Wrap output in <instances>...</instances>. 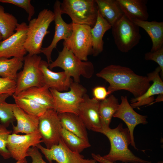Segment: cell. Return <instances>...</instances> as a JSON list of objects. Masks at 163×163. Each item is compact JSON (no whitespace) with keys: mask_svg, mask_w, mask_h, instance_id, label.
Returning a JSON list of instances; mask_svg holds the SVG:
<instances>
[{"mask_svg":"<svg viewBox=\"0 0 163 163\" xmlns=\"http://www.w3.org/2000/svg\"><path fill=\"white\" fill-rule=\"evenodd\" d=\"M124 14L130 20L147 21V0H117Z\"/></svg>","mask_w":163,"mask_h":163,"instance_id":"cell-20","label":"cell"},{"mask_svg":"<svg viewBox=\"0 0 163 163\" xmlns=\"http://www.w3.org/2000/svg\"><path fill=\"white\" fill-rule=\"evenodd\" d=\"M155 101L153 102L151 104H152L157 102H160L162 101H163V94H160L158 95L156 98L155 99Z\"/></svg>","mask_w":163,"mask_h":163,"instance_id":"cell-39","label":"cell"},{"mask_svg":"<svg viewBox=\"0 0 163 163\" xmlns=\"http://www.w3.org/2000/svg\"><path fill=\"white\" fill-rule=\"evenodd\" d=\"M42 142L38 130L23 135L12 133L8 137L6 148L11 157L18 161L28 156L27 152L30 148L36 147Z\"/></svg>","mask_w":163,"mask_h":163,"instance_id":"cell-13","label":"cell"},{"mask_svg":"<svg viewBox=\"0 0 163 163\" xmlns=\"http://www.w3.org/2000/svg\"><path fill=\"white\" fill-rule=\"evenodd\" d=\"M100 14L111 26L124 14L117 0H95Z\"/></svg>","mask_w":163,"mask_h":163,"instance_id":"cell-25","label":"cell"},{"mask_svg":"<svg viewBox=\"0 0 163 163\" xmlns=\"http://www.w3.org/2000/svg\"><path fill=\"white\" fill-rule=\"evenodd\" d=\"M18 24L17 19L12 14L5 12L4 7L0 5V33L3 40L14 34Z\"/></svg>","mask_w":163,"mask_h":163,"instance_id":"cell-28","label":"cell"},{"mask_svg":"<svg viewBox=\"0 0 163 163\" xmlns=\"http://www.w3.org/2000/svg\"><path fill=\"white\" fill-rule=\"evenodd\" d=\"M94 98L99 101L106 99L109 95L107 90L104 86H97L92 89Z\"/></svg>","mask_w":163,"mask_h":163,"instance_id":"cell-37","label":"cell"},{"mask_svg":"<svg viewBox=\"0 0 163 163\" xmlns=\"http://www.w3.org/2000/svg\"><path fill=\"white\" fill-rule=\"evenodd\" d=\"M41 58L38 55L28 54L24 57L23 69L18 73L16 88L14 94L32 87L43 86V74L39 65Z\"/></svg>","mask_w":163,"mask_h":163,"instance_id":"cell-8","label":"cell"},{"mask_svg":"<svg viewBox=\"0 0 163 163\" xmlns=\"http://www.w3.org/2000/svg\"><path fill=\"white\" fill-rule=\"evenodd\" d=\"M28 25L25 22L18 24L15 32L0 43V58H17L23 61L27 52L24 47Z\"/></svg>","mask_w":163,"mask_h":163,"instance_id":"cell-11","label":"cell"},{"mask_svg":"<svg viewBox=\"0 0 163 163\" xmlns=\"http://www.w3.org/2000/svg\"><path fill=\"white\" fill-rule=\"evenodd\" d=\"M49 89L53 98L54 109L58 113H69L78 115L79 106L87 94L86 88L73 81L69 91L60 92Z\"/></svg>","mask_w":163,"mask_h":163,"instance_id":"cell-7","label":"cell"},{"mask_svg":"<svg viewBox=\"0 0 163 163\" xmlns=\"http://www.w3.org/2000/svg\"><path fill=\"white\" fill-rule=\"evenodd\" d=\"M15 104L26 113L39 117L47 110L31 99L13 94Z\"/></svg>","mask_w":163,"mask_h":163,"instance_id":"cell-30","label":"cell"},{"mask_svg":"<svg viewBox=\"0 0 163 163\" xmlns=\"http://www.w3.org/2000/svg\"><path fill=\"white\" fill-rule=\"evenodd\" d=\"M62 128L58 113L54 109L47 110L39 117L38 130L47 149L59 143Z\"/></svg>","mask_w":163,"mask_h":163,"instance_id":"cell-10","label":"cell"},{"mask_svg":"<svg viewBox=\"0 0 163 163\" xmlns=\"http://www.w3.org/2000/svg\"><path fill=\"white\" fill-rule=\"evenodd\" d=\"M23 62L15 57L0 58V76L16 81L17 72L22 68Z\"/></svg>","mask_w":163,"mask_h":163,"instance_id":"cell-27","label":"cell"},{"mask_svg":"<svg viewBox=\"0 0 163 163\" xmlns=\"http://www.w3.org/2000/svg\"><path fill=\"white\" fill-rule=\"evenodd\" d=\"M11 95L5 94L0 96V121L1 124L7 127L15 120L13 110L15 104L7 102L6 99Z\"/></svg>","mask_w":163,"mask_h":163,"instance_id":"cell-31","label":"cell"},{"mask_svg":"<svg viewBox=\"0 0 163 163\" xmlns=\"http://www.w3.org/2000/svg\"><path fill=\"white\" fill-rule=\"evenodd\" d=\"M96 75L107 82L108 94L120 90L129 91L134 98L144 94L151 86L147 76L136 74L130 68L119 65H110L103 69Z\"/></svg>","mask_w":163,"mask_h":163,"instance_id":"cell-1","label":"cell"},{"mask_svg":"<svg viewBox=\"0 0 163 163\" xmlns=\"http://www.w3.org/2000/svg\"><path fill=\"white\" fill-rule=\"evenodd\" d=\"M49 66L47 62L41 60L39 67L43 74V86L60 92L68 91L73 82L72 79L64 71L54 72Z\"/></svg>","mask_w":163,"mask_h":163,"instance_id":"cell-17","label":"cell"},{"mask_svg":"<svg viewBox=\"0 0 163 163\" xmlns=\"http://www.w3.org/2000/svg\"><path fill=\"white\" fill-rule=\"evenodd\" d=\"M3 40L1 34L0 33V43Z\"/></svg>","mask_w":163,"mask_h":163,"instance_id":"cell-41","label":"cell"},{"mask_svg":"<svg viewBox=\"0 0 163 163\" xmlns=\"http://www.w3.org/2000/svg\"><path fill=\"white\" fill-rule=\"evenodd\" d=\"M30 0H0V2L14 5L24 9L28 14L27 20L29 22L35 13V8Z\"/></svg>","mask_w":163,"mask_h":163,"instance_id":"cell-33","label":"cell"},{"mask_svg":"<svg viewBox=\"0 0 163 163\" xmlns=\"http://www.w3.org/2000/svg\"><path fill=\"white\" fill-rule=\"evenodd\" d=\"M7 128L0 123V155L5 159L11 157L7 149L6 144L8 137L12 133V131L8 130Z\"/></svg>","mask_w":163,"mask_h":163,"instance_id":"cell-32","label":"cell"},{"mask_svg":"<svg viewBox=\"0 0 163 163\" xmlns=\"http://www.w3.org/2000/svg\"><path fill=\"white\" fill-rule=\"evenodd\" d=\"M121 102L113 116V117L120 119L126 124L131 139V145L135 149L134 136V129L139 124H145L148 123L146 115L140 114L136 112L129 102L127 97L121 96Z\"/></svg>","mask_w":163,"mask_h":163,"instance_id":"cell-15","label":"cell"},{"mask_svg":"<svg viewBox=\"0 0 163 163\" xmlns=\"http://www.w3.org/2000/svg\"><path fill=\"white\" fill-rule=\"evenodd\" d=\"M96 132L105 136L110 141V148L109 153L102 157L112 162L120 161L124 163H151L135 155L129 149L131 139L127 128L120 123L114 129H100Z\"/></svg>","mask_w":163,"mask_h":163,"instance_id":"cell-2","label":"cell"},{"mask_svg":"<svg viewBox=\"0 0 163 163\" xmlns=\"http://www.w3.org/2000/svg\"><path fill=\"white\" fill-rule=\"evenodd\" d=\"M134 23L143 29L150 37L152 43L151 52L156 51L163 46V22L135 20Z\"/></svg>","mask_w":163,"mask_h":163,"instance_id":"cell-21","label":"cell"},{"mask_svg":"<svg viewBox=\"0 0 163 163\" xmlns=\"http://www.w3.org/2000/svg\"><path fill=\"white\" fill-rule=\"evenodd\" d=\"M36 147L50 163L53 161L57 163H97L94 159L85 158L80 153L69 149L62 138L57 145L50 149L44 147L40 144Z\"/></svg>","mask_w":163,"mask_h":163,"instance_id":"cell-12","label":"cell"},{"mask_svg":"<svg viewBox=\"0 0 163 163\" xmlns=\"http://www.w3.org/2000/svg\"><path fill=\"white\" fill-rule=\"evenodd\" d=\"M111 27V26L102 17L98 10L96 21L91 30L92 41V55L94 56H97L103 51L104 44L103 36L105 32Z\"/></svg>","mask_w":163,"mask_h":163,"instance_id":"cell-23","label":"cell"},{"mask_svg":"<svg viewBox=\"0 0 163 163\" xmlns=\"http://www.w3.org/2000/svg\"><path fill=\"white\" fill-rule=\"evenodd\" d=\"M54 19L53 12L44 8L39 13L37 18L29 22L24 44L28 54L33 56L41 53L43 39L49 33L48 28Z\"/></svg>","mask_w":163,"mask_h":163,"instance_id":"cell-3","label":"cell"},{"mask_svg":"<svg viewBox=\"0 0 163 163\" xmlns=\"http://www.w3.org/2000/svg\"><path fill=\"white\" fill-rule=\"evenodd\" d=\"M56 67L62 69L70 77L73 78V82L78 83L80 82L81 76L90 78L94 71L92 62L81 60L64 44L62 50L59 52L56 59L49 64V68L50 70Z\"/></svg>","mask_w":163,"mask_h":163,"instance_id":"cell-4","label":"cell"},{"mask_svg":"<svg viewBox=\"0 0 163 163\" xmlns=\"http://www.w3.org/2000/svg\"><path fill=\"white\" fill-rule=\"evenodd\" d=\"M100 101L94 97L90 98L86 94L78 112V116L86 128L95 132L101 128L99 110Z\"/></svg>","mask_w":163,"mask_h":163,"instance_id":"cell-16","label":"cell"},{"mask_svg":"<svg viewBox=\"0 0 163 163\" xmlns=\"http://www.w3.org/2000/svg\"><path fill=\"white\" fill-rule=\"evenodd\" d=\"M16 81L0 76V96L5 94L12 96L16 88Z\"/></svg>","mask_w":163,"mask_h":163,"instance_id":"cell-34","label":"cell"},{"mask_svg":"<svg viewBox=\"0 0 163 163\" xmlns=\"http://www.w3.org/2000/svg\"><path fill=\"white\" fill-rule=\"evenodd\" d=\"M13 112L17 124L13 126L12 133L28 134L38 130L39 117L26 113L16 104Z\"/></svg>","mask_w":163,"mask_h":163,"instance_id":"cell-19","label":"cell"},{"mask_svg":"<svg viewBox=\"0 0 163 163\" xmlns=\"http://www.w3.org/2000/svg\"><path fill=\"white\" fill-rule=\"evenodd\" d=\"M161 71L158 66L152 72L147 74V76L153 84L141 96L131 99L130 104L133 108L151 105L155 100L154 95L163 94V82L159 75Z\"/></svg>","mask_w":163,"mask_h":163,"instance_id":"cell-18","label":"cell"},{"mask_svg":"<svg viewBox=\"0 0 163 163\" xmlns=\"http://www.w3.org/2000/svg\"><path fill=\"white\" fill-rule=\"evenodd\" d=\"M91 28L88 25L72 23V34L70 37L63 43L82 61H87L88 56L92 54Z\"/></svg>","mask_w":163,"mask_h":163,"instance_id":"cell-9","label":"cell"},{"mask_svg":"<svg viewBox=\"0 0 163 163\" xmlns=\"http://www.w3.org/2000/svg\"><path fill=\"white\" fill-rule=\"evenodd\" d=\"M119 105L118 99L112 94L100 101L99 110L101 129L110 128L109 125L112 117Z\"/></svg>","mask_w":163,"mask_h":163,"instance_id":"cell-26","label":"cell"},{"mask_svg":"<svg viewBox=\"0 0 163 163\" xmlns=\"http://www.w3.org/2000/svg\"><path fill=\"white\" fill-rule=\"evenodd\" d=\"M61 137L67 147L71 150L80 153L91 146L89 140L80 138L62 128Z\"/></svg>","mask_w":163,"mask_h":163,"instance_id":"cell-29","label":"cell"},{"mask_svg":"<svg viewBox=\"0 0 163 163\" xmlns=\"http://www.w3.org/2000/svg\"><path fill=\"white\" fill-rule=\"evenodd\" d=\"M139 28L124 14L112 26V36L119 50L127 53L139 43L141 38Z\"/></svg>","mask_w":163,"mask_h":163,"instance_id":"cell-6","label":"cell"},{"mask_svg":"<svg viewBox=\"0 0 163 163\" xmlns=\"http://www.w3.org/2000/svg\"><path fill=\"white\" fill-rule=\"evenodd\" d=\"M27 154L28 156L31 158V163H48L43 159L41 153L36 147L30 148L28 151Z\"/></svg>","mask_w":163,"mask_h":163,"instance_id":"cell-36","label":"cell"},{"mask_svg":"<svg viewBox=\"0 0 163 163\" xmlns=\"http://www.w3.org/2000/svg\"><path fill=\"white\" fill-rule=\"evenodd\" d=\"M15 95L31 99L47 110L54 109V101L53 95L49 88L46 86L40 87H32Z\"/></svg>","mask_w":163,"mask_h":163,"instance_id":"cell-22","label":"cell"},{"mask_svg":"<svg viewBox=\"0 0 163 163\" xmlns=\"http://www.w3.org/2000/svg\"><path fill=\"white\" fill-rule=\"evenodd\" d=\"M62 14L68 15L74 24L86 25L91 28L96 21L98 9L95 0H63L61 3Z\"/></svg>","mask_w":163,"mask_h":163,"instance_id":"cell-5","label":"cell"},{"mask_svg":"<svg viewBox=\"0 0 163 163\" xmlns=\"http://www.w3.org/2000/svg\"><path fill=\"white\" fill-rule=\"evenodd\" d=\"M27 161L26 158H25L22 160L17 161L15 163H27Z\"/></svg>","mask_w":163,"mask_h":163,"instance_id":"cell-40","label":"cell"},{"mask_svg":"<svg viewBox=\"0 0 163 163\" xmlns=\"http://www.w3.org/2000/svg\"><path fill=\"white\" fill-rule=\"evenodd\" d=\"M144 59L147 60H152L156 62L160 68L161 78H163V46L154 52H147L144 55Z\"/></svg>","mask_w":163,"mask_h":163,"instance_id":"cell-35","label":"cell"},{"mask_svg":"<svg viewBox=\"0 0 163 163\" xmlns=\"http://www.w3.org/2000/svg\"><path fill=\"white\" fill-rule=\"evenodd\" d=\"M62 128L79 137L88 140L87 128L78 115L69 113H58Z\"/></svg>","mask_w":163,"mask_h":163,"instance_id":"cell-24","label":"cell"},{"mask_svg":"<svg viewBox=\"0 0 163 163\" xmlns=\"http://www.w3.org/2000/svg\"><path fill=\"white\" fill-rule=\"evenodd\" d=\"M61 2L56 1L53 5V12L54 16L55 32L52 41L47 47H42L41 53L46 56L47 62L49 64L52 62L51 55L53 50L56 48L58 42L62 40H67L70 37L72 31V23H66L62 17L61 12Z\"/></svg>","mask_w":163,"mask_h":163,"instance_id":"cell-14","label":"cell"},{"mask_svg":"<svg viewBox=\"0 0 163 163\" xmlns=\"http://www.w3.org/2000/svg\"><path fill=\"white\" fill-rule=\"evenodd\" d=\"M91 156L93 159L99 163H116V162H112L107 161L104 159L100 154L93 153L91 154ZM157 163H163V161H160L158 162Z\"/></svg>","mask_w":163,"mask_h":163,"instance_id":"cell-38","label":"cell"}]
</instances>
